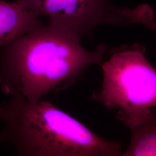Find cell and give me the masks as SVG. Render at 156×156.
I'll list each match as a JSON object with an SVG mask.
<instances>
[{
  "label": "cell",
  "mask_w": 156,
  "mask_h": 156,
  "mask_svg": "<svg viewBox=\"0 0 156 156\" xmlns=\"http://www.w3.org/2000/svg\"><path fill=\"white\" fill-rule=\"evenodd\" d=\"M48 23L65 28L82 39L102 24H125L121 7L111 0H16Z\"/></svg>",
  "instance_id": "277c9868"
},
{
  "label": "cell",
  "mask_w": 156,
  "mask_h": 156,
  "mask_svg": "<svg viewBox=\"0 0 156 156\" xmlns=\"http://www.w3.org/2000/svg\"><path fill=\"white\" fill-rule=\"evenodd\" d=\"M103 80L92 99L109 109H118L121 121L142 115L156 106V69L139 44L113 49L101 64Z\"/></svg>",
  "instance_id": "3957f363"
},
{
  "label": "cell",
  "mask_w": 156,
  "mask_h": 156,
  "mask_svg": "<svg viewBox=\"0 0 156 156\" xmlns=\"http://www.w3.org/2000/svg\"><path fill=\"white\" fill-rule=\"evenodd\" d=\"M121 15L126 23L140 24L156 33L154 12L148 4H141L133 9L122 7Z\"/></svg>",
  "instance_id": "52a82bcc"
},
{
  "label": "cell",
  "mask_w": 156,
  "mask_h": 156,
  "mask_svg": "<svg viewBox=\"0 0 156 156\" xmlns=\"http://www.w3.org/2000/svg\"><path fill=\"white\" fill-rule=\"evenodd\" d=\"M77 35L45 23L0 48V86L6 94L39 100L71 86L90 66L99 64L106 46L86 49Z\"/></svg>",
  "instance_id": "6da1fadb"
},
{
  "label": "cell",
  "mask_w": 156,
  "mask_h": 156,
  "mask_svg": "<svg viewBox=\"0 0 156 156\" xmlns=\"http://www.w3.org/2000/svg\"><path fill=\"white\" fill-rule=\"evenodd\" d=\"M42 18L20 5L16 1H0V48L12 39L43 26Z\"/></svg>",
  "instance_id": "5b68a950"
},
{
  "label": "cell",
  "mask_w": 156,
  "mask_h": 156,
  "mask_svg": "<svg viewBox=\"0 0 156 156\" xmlns=\"http://www.w3.org/2000/svg\"><path fill=\"white\" fill-rule=\"evenodd\" d=\"M5 126L0 145L8 144L23 156H122V144L102 138L48 100L21 95L0 106Z\"/></svg>",
  "instance_id": "7a4b0ae2"
},
{
  "label": "cell",
  "mask_w": 156,
  "mask_h": 156,
  "mask_svg": "<svg viewBox=\"0 0 156 156\" xmlns=\"http://www.w3.org/2000/svg\"><path fill=\"white\" fill-rule=\"evenodd\" d=\"M151 109L123 123L131 133L129 145L123 156H156V117Z\"/></svg>",
  "instance_id": "8992f818"
}]
</instances>
